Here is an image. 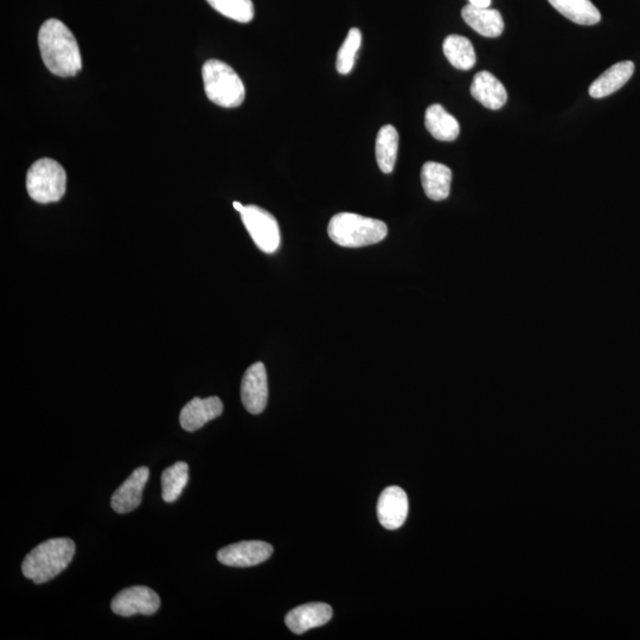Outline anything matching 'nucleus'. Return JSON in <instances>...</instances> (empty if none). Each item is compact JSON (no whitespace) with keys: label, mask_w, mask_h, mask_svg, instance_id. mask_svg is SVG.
<instances>
[{"label":"nucleus","mask_w":640,"mask_h":640,"mask_svg":"<svg viewBox=\"0 0 640 640\" xmlns=\"http://www.w3.org/2000/svg\"><path fill=\"white\" fill-rule=\"evenodd\" d=\"M38 46L50 73L70 78L82 69L79 44L73 32L59 19H49L42 24L38 32Z\"/></svg>","instance_id":"nucleus-1"},{"label":"nucleus","mask_w":640,"mask_h":640,"mask_svg":"<svg viewBox=\"0 0 640 640\" xmlns=\"http://www.w3.org/2000/svg\"><path fill=\"white\" fill-rule=\"evenodd\" d=\"M75 543L70 539H51L25 556L22 572L36 585L46 584L69 566L75 555Z\"/></svg>","instance_id":"nucleus-2"},{"label":"nucleus","mask_w":640,"mask_h":640,"mask_svg":"<svg viewBox=\"0 0 640 640\" xmlns=\"http://www.w3.org/2000/svg\"><path fill=\"white\" fill-rule=\"evenodd\" d=\"M328 233L338 246L360 248L375 245L387 238V224L370 217L341 213L332 217Z\"/></svg>","instance_id":"nucleus-3"},{"label":"nucleus","mask_w":640,"mask_h":640,"mask_svg":"<svg viewBox=\"0 0 640 640\" xmlns=\"http://www.w3.org/2000/svg\"><path fill=\"white\" fill-rule=\"evenodd\" d=\"M204 91L211 102L224 108H235L245 101L246 89L235 70L219 60H209L202 68Z\"/></svg>","instance_id":"nucleus-4"},{"label":"nucleus","mask_w":640,"mask_h":640,"mask_svg":"<svg viewBox=\"0 0 640 640\" xmlns=\"http://www.w3.org/2000/svg\"><path fill=\"white\" fill-rule=\"evenodd\" d=\"M66 187V171L56 160L43 158L31 165L27 175V189L35 202H59L66 194Z\"/></svg>","instance_id":"nucleus-5"},{"label":"nucleus","mask_w":640,"mask_h":640,"mask_svg":"<svg viewBox=\"0 0 640 640\" xmlns=\"http://www.w3.org/2000/svg\"><path fill=\"white\" fill-rule=\"evenodd\" d=\"M241 219L260 251L267 254L278 251L280 229L272 214L256 206H247L241 211Z\"/></svg>","instance_id":"nucleus-6"},{"label":"nucleus","mask_w":640,"mask_h":640,"mask_svg":"<svg viewBox=\"0 0 640 640\" xmlns=\"http://www.w3.org/2000/svg\"><path fill=\"white\" fill-rule=\"evenodd\" d=\"M159 595L145 586L125 588L115 595L112 601V611L120 617H132L134 614L152 616L160 608Z\"/></svg>","instance_id":"nucleus-7"},{"label":"nucleus","mask_w":640,"mask_h":640,"mask_svg":"<svg viewBox=\"0 0 640 640\" xmlns=\"http://www.w3.org/2000/svg\"><path fill=\"white\" fill-rule=\"evenodd\" d=\"M273 554L271 544L262 541H243L230 544L217 553V560L229 567L247 568L258 566Z\"/></svg>","instance_id":"nucleus-8"},{"label":"nucleus","mask_w":640,"mask_h":640,"mask_svg":"<svg viewBox=\"0 0 640 640\" xmlns=\"http://www.w3.org/2000/svg\"><path fill=\"white\" fill-rule=\"evenodd\" d=\"M241 400L251 414L258 415L265 411L268 401V381L264 363H254L243 375Z\"/></svg>","instance_id":"nucleus-9"},{"label":"nucleus","mask_w":640,"mask_h":640,"mask_svg":"<svg viewBox=\"0 0 640 640\" xmlns=\"http://www.w3.org/2000/svg\"><path fill=\"white\" fill-rule=\"evenodd\" d=\"M408 497L399 486H389L380 496L377 516L383 528L396 530L403 526L408 515Z\"/></svg>","instance_id":"nucleus-10"},{"label":"nucleus","mask_w":640,"mask_h":640,"mask_svg":"<svg viewBox=\"0 0 640 640\" xmlns=\"http://www.w3.org/2000/svg\"><path fill=\"white\" fill-rule=\"evenodd\" d=\"M150 477L149 467L142 466L134 470L125 483L114 492L111 504L118 514H128L136 510L143 501V491Z\"/></svg>","instance_id":"nucleus-11"},{"label":"nucleus","mask_w":640,"mask_h":640,"mask_svg":"<svg viewBox=\"0 0 640 640\" xmlns=\"http://www.w3.org/2000/svg\"><path fill=\"white\" fill-rule=\"evenodd\" d=\"M223 413V403L217 396L208 399H192L182 409L179 422L183 430L195 432L200 430L209 421L219 418Z\"/></svg>","instance_id":"nucleus-12"},{"label":"nucleus","mask_w":640,"mask_h":640,"mask_svg":"<svg viewBox=\"0 0 640 640\" xmlns=\"http://www.w3.org/2000/svg\"><path fill=\"white\" fill-rule=\"evenodd\" d=\"M332 618V608L328 604L311 603L294 608L285 618V623L296 635L328 624Z\"/></svg>","instance_id":"nucleus-13"},{"label":"nucleus","mask_w":640,"mask_h":640,"mask_svg":"<svg viewBox=\"0 0 640 640\" xmlns=\"http://www.w3.org/2000/svg\"><path fill=\"white\" fill-rule=\"evenodd\" d=\"M471 94L489 110L497 111L507 104L508 93L503 83L489 72H479L472 81Z\"/></svg>","instance_id":"nucleus-14"},{"label":"nucleus","mask_w":640,"mask_h":640,"mask_svg":"<svg viewBox=\"0 0 640 640\" xmlns=\"http://www.w3.org/2000/svg\"><path fill=\"white\" fill-rule=\"evenodd\" d=\"M421 183L430 200L444 201L450 196L452 171L444 164L428 162L422 166Z\"/></svg>","instance_id":"nucleus-15"},{"label":"nucleus","mask_w":640,"mask_h":640,"mask_svg":"<svg viewBox=\"0 0 640 640\" xmlns=\"http://www.w3.org/2000/svg\"><path fill=\"white\" fill-rule=\"evenodd\" d=\"M464 21L469 27L484 37L496 38L503 34L504 21L501 12L489 8H477L466 5L462 11Z\"/></svg>","instance_id":"nucleus-16"},{"label":"nucleus","mask_w":640,"mask_h":640,"mask_svg":"<svg viewBox=\"0 0 640 640\" xmlns=\"http://www.w3.org/2000/svg\"><path fill=\"white\" fill-rule=\"evenodd\" d=\"M633 73H635V64L631 61L614 64L592 83L590 95L594 99H601L616 93L632 78Z\"/></svg>","instance_id":"nucleus-17"},{"label":"nucleus","mask_w":640,"mask_h":640,"mask_svg":"<svg viewBox=\"0 0 640 640\" xmlns=\"http://www.w3.org/2000/svg\"><path fill=\"white\" fill-rule=\"evenodd\" d=\"M425 125L433 138L440 140V142H453L460 133L457 119L441 105H432L427 108Z\"/></svg>","instance_id":"nucleus-18"},{"label":"nucleus","mask_w":640,"mask_h":640,"mask_svg":"<svg viewBox=\"0 0 640 640\" xmlns=\"http://www.w3.org/2000/svg\"><path fill=\"white\" fill-rule=\"evenodd\" d=\"M555 10L579 25H595L600 22L601 15L591 0H548Z\"/></svg>","instance_id":"nucleus-19"},{"label":"nucleus","mask_w":640,"mask_h":640,"mask_svg":"<svg viewBox=\"0 0 640 640\" xmlns=\"http://www.w3.org/2000/svg\"><path fill=\"white\" fill-rule=\"evenodd\" d=\"M375 152L383 174H392L399 150V133L392 125L383 126L377 134Z\"/></svg>","instance_id":"nucleus-20"},{"label":"nucleus","mask_w":640,"mask_h":640,"mask_svg":"<svg viewBox=\"0 0 640 640\" xmlns=\"http://www.w3.org/2000/svg\"><path fill=\"white\" fill-rule=\"evenodd\" d=\"M444 53L448 62L459 70L475 67L476 53L470 40L464 36L451 35L444 41Z\"/></svg>","instance_id":"nucleus-21"},{"label":"nucleus","mask_w":640,"mask_h":640,"mask_svg":"<svg viewBox=\"0 0 640 640\" xmlns=\"http://www.w3.org/2000/svg\"><path fill=\"white\" fill-rule=\"evenodd\" d=\"M189 482V465L178 462L166 469L162 475L163 499L166 503H174L183 494Z\"/></svg>","instance_id":"nucleus-22"},{"label":"nucleus","mask_w":640,"mask_h":640,"mask_svg":"<svg viewBox=\"0 0 640 640\" xmlns=\"http://www.w3.org/2000/svg\"><path fill=\"white\" fill-rule=\"evenodd\" d=\"M211 8L233 21L249 23L254 18L252 0H207Z\"/></svg>","instance_id":"nucleus-23"},{"label":"nucleus","mask_w":640,"mask_h":640,"mask_svg":"<svg viewBox=\"0 0 640 640\" xmlns=\"http://www.w3.org/2000/svg\"><path fill=\"white\" fill-rule=\"evenodd\" d=\"M362 34L360 29L352 28L338 50L336 68L339 74L347 75L355 66L357 51L360 50Z\"/></svg>","instance_id":"nucleus-24"},{"label":"nucleus","mask_w":640,"mask_h":640,"mask_svg":"<svg viewBox=\"0 0 640 640\" xmlns=\"http://www.w3.org/2000/svg\"><path fill=\"white\" fill-rule=\"evenodd\" d=\"M470 4L477 8H489L491 0H469Z\"/></svg>","instance_id":"nucleus-25"},{"label":"nucleus","mask_w":640,"mask_h":640,"mask_svg":"<svg viewBox=\"0 0 640 640\" xmlns=\"http://www.w3.org/2000/svg\"><path fill=\"white\" fill-rule=\"evenodd\" d=\"M233 206H234V208H235L236 210L240 211V213H241V211H242L243 209H245V207H243V206H242V204H241V203H239V202H234V203H233Z\"/></svg>","instance_id":"nucleus-26"}]
</instances>
